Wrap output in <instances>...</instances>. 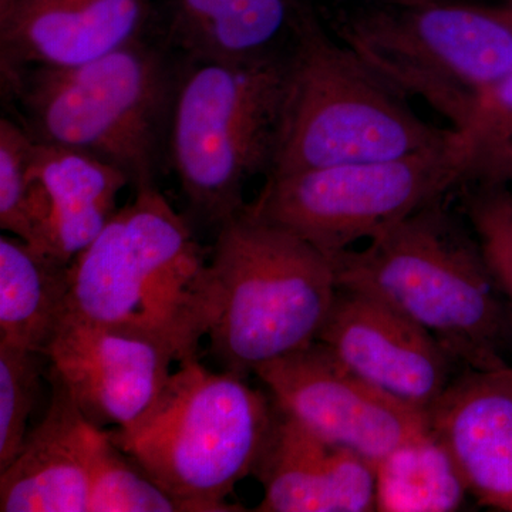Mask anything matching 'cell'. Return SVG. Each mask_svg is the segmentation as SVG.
Returning a JSON list of instances; mask_svg holds the SVG:
<instances>
[{"label": "cell", "mask_w": 512, "mask_h": 512, "mask_svg": "<svg viewBox=\"0 0 512 512\" xmlns=\"http://www.w3.org/2000/svg\"><path fill=\"white\" fill-rule=\"evenodd\" d=\"M453 191L362 249L330 256L338 288L373 296L431 333L470 370L508 367L512 309Z\"/></svg>", "instance_id": "1"}, {"label": "cell", "mask_w": 512, "mask_h": 512, "mask_svg": "<svg viewBox=\"0 0 512 512\" xmlns=\"http://www.w3.org/2000/svg\"><path fill=\"white\" fill-rule=\"evenodd\" d=\"M330 35L397 92L468 133L512 67V6L483 0H316Z\"/></svg>", "instance_id": "2"}, {"label": "cell", "mask_w": 512, "mask_h": 512, "mask_svg": "<svg viewBox=\"0 0 512 512\" xmlns=\"http://www.w3.org/2000/svg\"><path fill=\"white\" fill-rule=\"evenodd\" d=\"M214 309L205 249L157 185L138 188L70 264L67 313L167 340L180 363L198 357Z\"/></svg>", "instance_id": "3"}, {"label": "cell", "mask_w": 512, "mask_h": 512, "mask_svg": "<svg viewBox=\"0 0 512 512\" xmlns=\"http://www.w3.org/2000/svg\"><path fill=\"white\" fill-rule=\"evenodd\" d=\"M168 53L146 37L79 66L20 70L6 92L20 101L35 140L114 165L134 190L153 187L168 163L180 76Z\"/></svg>", "instance_id": "4"}, {"label": "cell", "mask_w": 512, "mask_h": 512, "mask_svg": "<svg viewBox=\"0 0 512 512\" xmlns=\"http://www.w3.org/2000/svg\"><path fill=\"white\" fill-rule=\"evenodd\" d=\"M460 134L420 117L409 97L330 35L316 3L303 15L289 55L284 119L268 175L396 160Z\"/></svg>", "instance_id": "5"}, {"label": "cell", "mask_w": 512, "mask_h": 512, "mask_svg": "<svg viewBox=\"0 0 512 512\" xmlns=\"http://www.w3.org/2000/svg\"><path fill=\"white\" fill-rule=\"evenodd\" d=\"M210 266L207 338L222 370L247 379L318 340L338 282L328 256L305 239L245 208L218 229Z\"/></svg>", "instance_id": "6"}, {"label": "cell", "mask_w": 512, "mask_h": 512, "mask_svg": "<svg viewBox=\"0 0 512 512\" xmlns=\"http://www.w3.org/2000/svg\"><path fill=\"white\" fill-rule=\"evenodd\" d=\"M275 420L272 397L194 357L178 363L146 419L109 433L183 512H232L244 511L228 497L255 473Z\"/></svg>", "instance_id": "7"}, {"label": "cell", "mask_w": 512, "mask_h": 512, "mask_svg": "<svg viewBox=\"0 0 512 512\" xmlns=\"http://www.w3.org/2000/svg\"><path fill=\"white\" fill-rule=\"evenodd\" d=\"M289 55L241 63L184 60L180 66L168 163L192 214L217 231L247 208L249 181L271 173Z\"/></svg>", "instance_id": "8"}, {"label": "cell", "mask_w": 512, "mask_h": 512, "mask_svg": "<svg viewBox=\"0 0 512 512\" xmlns=\"http://www.w3.org/2000/svg\"><path fill=\"white\" fill-rule=\"evenodd\" d=\"M473 157V143L461 133L444 146L396 160L268 175L247 208L330 258L453 191Z\"/></svg>", "instance_id": "9"}, {"label": "cell", "mask_w": 512, "mask_h": 512, "mask_svg": "<svg viewBox=\"0 0 512 512\" xmlns=\"http://www.w3.org/2000/svg\"><path fill=\"white\" fill-rule=\"evenodd\" d=\"M255 376L279 412L373 466L431 430L429 412L366 382L319 342L266 363Z\"/></svg>", "instance_id": "10"}, {"label": "cell", "mask_w": 512, "mask_h": 512, "mask_svg": "<svg viewBox=\"0 0 512 512\" xmlns=\"http://www.w3.org/2000/svg\"><path fill=\"white\" fill-rule=\"evenodd\" d=\"M52 379L99 429L133 430L146 419L180 363L167 340L67 313L43 352Z\"/></svg>", "instance_id": "11"}, {"label": "cell", "mask_w": 512, "mask_h": 512, "mask_svg": "<svg viewBox=\"0 0 512 512\" xmlns=\"http://www.w3.org/2000/svg\"><path fill=\"white\" fill-rule=\"evenodd\" d=\"M316 342L366 382L429 412L457 362L426 329L365 293L338 288Z\"/></svg>", "instance_id": "12"}, {"label": "cell", "mask_w": 512, "mask_h": 512, "mask_svg": "<svg viewBox=\"0 0 512 512\" xmlns=\"http://www.w3.org/2000/svg\"><path fill=\"white\" fill-rule=\"evenodd\" d=\"M153 0H16L0 23L2 83L29 67L93 62L151 35Z\"/></svg>", "instance_id": "13"}, {"label": "cell", "mask_w": 512, "mask_h": 512, "mask_svg": "<svg viewBox=\"0 0 512 512\" xmlns=\"http://www.w3.org/2000/svg\"><path fill=\"white\" fill-rule=\"evenodd\" d=\"M429 417L468 493L484 507L512 512L511 367L468 369L448 386Z\"/></svg>", "instance_id": "14"}, {"label": "cell", "mask_w": 512, "mask_h": 512, "mask_svg": "<svg viewBox=\"0 0 512 512\" xmlns=\"http://www.w3.org/2000/svg\"><path fill=\"white\" fill-rule=\"evenodd\" d=\"M32 247L70 265L116 214L130 180L92 154L35 140L30 153Z\"/></svg>", "instance_id": "15"}, {"label": "cell", "mask_w": 512, "mask_h": 512, "mask_svg": "<svg viewBox=\"0 0 512 512\" xmlns=\"http://www.w3.org/2000/svg\"><path fill=\"white\" fill-rule=\"evenodd\" d=\"M316 0H153L158 42L187 62L241 63L289 55Z\"/></svg>", "instance_id": "16"}, {"label": "cell", "mask_w": 512, "mask_h": 512, "mask_svg": "<svg viewBox=\"0 0 512 512\" xmlns=\"http://www.w3.org/2000/svg\"><path fill=\"white\" fill-rule=\"evenodd\" d=\"M254 474L264 487L255 511H376V467L355 451L318 439L278 409Z\"/></svg>", "instance_id": "17"}, {"label": "cell", "mask_w": 512, "mask_h": 512, "mask_svg": "<svg viewBox=\"0 0 512 512\" xmlns=\"http://www.w3.org/2000/svg\"><path fill=\"white\" fill-rule=\"evenodd\" d=\"M97 427L53 380L49 409L5 470L2 512H89L90 461Z\"/></svg>", "instance_id": "18"}, {"label": "cell", "mask_w": 512, "mask_h": 512, "mask_svg": "<svg viewBox=\"0 0 512 512\" xmlns=\"http://www.w3.org/2000/svg\"><path fill=\"white\" fill-rule=\"evenodd\" d=\"M70 265L0 237V343L45 352L69 312Z\"/></svg>", "instance_id": "19"}, {"label": "cell", "mask_w": 512, "mask_h": 512, "mask_svg": "<svg viewBox=\"0 0 512 512\" xmlns=\"http://www.w3.org/2000/svg\"><path fill=\"white\" fill-rule=\"evenodd\" d=\"M375 467L376 511H457L470 494L433 430L394 448Z\"/></svg>", "instance_id": "20"}, {"label": "cell", "mask_w": 512, "mask_h": 512, "mask_svg": "<svg viewBox=\"0 0 512 512\" xmlns=\"http://www.w3.org/2000/svg\"><path fill=\"white\" fill-rule=\"evenodd\" d=\"M89 512H183L107 430L93 434Z\"/></svg>", "instance_id": "21"}, {"label": "cell", "mask_w": 512, "mask_h": 512, "mask_svg": "<svg viewBox=\"0 0 512 512\" xmlns=\"http://www.w3.org/2000/svg\"><path fill=\"white\" fill-rule=\"evenodd\" d=\"M458 208L476 231L488 265L512 309V190L463 180L454 188Z\"/></svg>", "instance_id": "22"}, {"label": "cell", "mask_w": 512, "mask_h": 512, "mask_svg": "<svg viewBox=\"0 0 512 512\" xmlns=\"http://www.w3.org/2000/svg\"><path fill=\"white\" fill-rule=\"evenodd\" d=\"M42 359V353L0 343V471L12 463L29 434Z\"/></svg>", "instance_id": "23"}, {"label": "cell", "mask_w": 512, "mask_h": 512, "mask_svg": "<svg viewBox=\"0 0 512 512\" xmlns=\"http://www.w3.org/2000/svg\"><path fill=\"white\" fill-rule=\"evenodd\" d=\"M35 138L15 121L0 120V227L33 245L30 153Z\"/></svg>", "instance_id": "24"}, {"label": "cell", "mask_w": 512, "mask_h": 512, "mask_svg": "<svg viewBox=\"0 0 512 512\" xmlns=\"http://www.w3.org/2000/svg\"><path fill=\"white\" fill-rule=\"evenodd\" d=\"M467 136L474 157L512 140V67L484 97Z\"/></svg>", "instance_id": "25"}, {"label": "cell", "mask_w": 512, "mask_h": 512, "mask_svg": "<svg viewBox=\"0 0 512 512\" xmlns=\"http://www.w3.org/2000/svg\"><path fill=\"white\" fill-rule=\"evenodd\" d=\"M463 180L512 188V140L477 154Z\"/></svg>", "instance_id": "26"}, {"label": "cell", "mask_w": 512, "mask_h": 512, "mask_svg": "<svg viewBox=\"0 0 512 512\" xmlns=\"http://www.w3.org/2000/svg\"><path fill=\"white\" fill-rule=\"evenodd\" d=\"M16 0H0V23L5 22L15 6Z\"/></svg>", "instance_id": "27"}, {"label": "cell", "mask_w": 512, "mask_h": 512, "mask_svg": "<svg viewBox=\"0 0 512 512\" xmlns=\"http://www.w3.org/2000/svg\"><path fill=\"white\" fill-rule=\"evenodd\" d=\"M504 3H507V5H511L512 6V0H504Z\"/></svg>", "instance_id": "28"}, {"label": "cell", "mask_w": 512, "mask_h": 512, "mask_svg": "<svg viewBox=\"0 0 512 512\" xmlns=\"http://www.w3.org/2000/svg\"><path fill=\"white\" fill-rule=\"evenodd\" d=\"M483 2H488V0H483Z\"/></svg>", "instance_id": "29"}, {"label": "cell", "mask_w": 512, "mask_h": 512, "mask_svg": "<svg viewBox=\"0 0 512 512\" xmlns=\"http://www.w3.org/2000/svg\"><path fill=\"white\" fill-rule=\"evenodd\" d=\"M511 376H512V369H511Z\"/></svg>", "instance_id": "30"}]
</instances>
